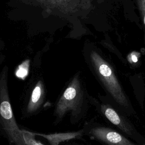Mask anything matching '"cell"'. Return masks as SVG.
I'll return each instance as SVG.
<instances>
[{
  "mask_svg": "<svg viewBox=\"0 0 145 145\" xmlns=\"http://www.w3.org/2000/svg\"><path fill=\"white\" fill-rule=\"evenodd\" d=\"M2 58L0 57V65H1V64L2 63Z\"/></svg>",
  "mask_w": 145,
  "mask_h": 145,
  "instance_id": "13",
  "label": "cell"
},
{
  "mask_svg": "<svg viewBox=\"0 0 145 145\" xmlns=\"http://www.w3.org/2000/svg\"><path fill=\"white\" fill-rule=\"evenodd\" d=\"M83 129L85 135L104 145H137L116 130L96 122H87Z\"/></svg>",
  "mask_w": 145,
  "mask_h": 145,
  "instance_id": "6",
  "label": "cell"
},
{
  "mask_svg": "<svg viewBox=\"0 0 145 145\" xmlns=\"http://www.w3.org/2000/svg\"><path fill=\"white\" fill-rule=\"evenodd\" d=\"M131 59H132V60H133V61L134 62H136L137 61V57L135 55H132Z\"/></svg>",
  "mask_w": 145,
  "mask_h": 145,
  "instance_id": "11",
  "label": "cell"
},
{
  "mask_svg": "<svg viewBox=\"0 0 145 145\" xmlns=\"http://www.w3.org/2000/svg\"><path fill=\"white\" fill-rule=\"evenodd\" d=\"M46 99V89L44 78L40 74H33L27 87L22 105V116L29 118L39 114Z\"/></svg>",
  "mask_w": 145,
  "mask_h": 145,
  "instance_id": "4",
  "label": "cell"
},
{
  "mask_svg": "<svg viewBox=\"0 0 145 145\" xmlns=\"http://www.w3.org/2000/svg\"><path fill=\"white\" fill-rule=\"evenodd\" d=\"M63 145H85V144L78 143H76V142H74L73 140H72V141H70V142H66L63 144Z\"/></svg>",
  "mask_w": 145,
  "mask_h": 145,
  "instance_id": "10",
  "label": "cell"
},
{
  "mask_svg": "<svg viewBox=\"0 0 145 145\" xmlns=\"http://www.w3.org/2000/svg\"><path fill=\"white\" fill-rule=\"evenodd\" d=\"M27 131L33 136L42 138L48 142L49 145H60L61 143H65L67 142L82 139L85 135L83 128L77 131L51 134L32 132L28 130H27Z\"/></svg>",
  "mask_w": 145,
  "mask_h": 145,
  "instance_id": "7",
  "label": "cell"
},
{
  "mask_svg": "<svg viewBox=\"0 0 145 145\" xmlns=\"http://www.w3.org/2000/svg\"><path fill=\"white\" fill-rule=\"evenodd\" d=\"M72 0H48L49 2H51L53 5H63L65 3H69ZM46 1H48V0H46Z\"/></svg>",
  "mask_w": 145,
  "mask_h": 145,
  "instance_id": "9",
  "label": "cell"
},
{
  "mask_svg": "<svg viewBox=\"0 0 145 145\" xmlns=\"http://www.w3.org/2000/svg\"><path fill=\"white\" fill-rule=\"evenodd\" d=\"M87 61L95 79L120 109L130 116L135 114L113 66L95 50L88 54Z\"/></svg>",
  "mask_w": 145,
  "mask_h": 145,
  "instance_id": "2",
  "label": "cell"
},
{
  "mask_svg": "<svg viewBox=\"0 0 145 145\" xmlns=\"http://www.w3.org/2000/svg\"><path fill=\"white\" fill-rule=\"evenodd\" d=\"M80 71L75 72L69 80L58 96L54 106V125H57L66 117L71 125H76L86 117L90 102Z\"/></svg>",
  "mask_w": 145,
  "mask_h": 145,
  "instance_id": "1",
  "label": "cell"
},
{
  "mask_svg": "<svg viewBox=\"0 0 145 145\" xmlns=\"http://www.w3.org/2000/svg\"><path fill=\"white\" fill-rule=\"evenodd\" d=\"M8 68L5 66L0 72V126L4 137L10 145H27L22 129L16 122L10 99L8 87Z\"/></svg>",
  "mask_w": 145,
  "mask_h": 145,
  "instance_id": "3",
  "label": "cell"
},
{
  "mask_svg": "<svg viewBox=\"0 0 145 145\" xmlns=\"http://www.w3.org/2000/svg\"><path fill=\"white\" fill-rule=\"evenodd\" d=\"M137 2L140 12L144 27V40H145V0H137Z\"/></svg>",
  "mask_w": 145,
  "mask_h": 145,
  "instance_id": "8",
  "label": "cell"
},
{
  "mask_svg": "<svg viewBox=\"0 0 145 145\" xmlns=\"http://www.w3.org/2000/svg\"><path fill=\"white\" fill-rule=\"evenodd\" d=\"M90 102L91 104L95 106L96 110L101 114L123 133L138 142H141L144 144L143 138L142 137L131 122L120 112L117 110L111 105L103 101H99L91 96H90Z\"/></svg>",
  "mask_w": 145,
  "mask_h": 145,
  "instance_id": "5",
  "label": "cell"
},
{
  "mask_svg": "<svg viewBox=\"0 0 145 145\" xmlns=\"http://www.w3.org/2000/svg\"><path fill=\"white\" fill-rule=\"evenodd\" d=\"M0 135L4 137V132H3L2 127H1V126H0Z\"/></svg>",
  "mask_w": 145,
  "mask_h": 145,
  "instance_id": "12",
  "label": "cell"
}]
</instances>
